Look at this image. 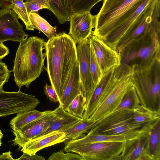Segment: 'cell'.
I'll list each match as a JSON object with an SVG mask.
<instances>
[{
  "instance_id": "9a60e30c",
  "label": "cell",
  "mask_w": 160,
  "mask_h": 160,
  "mask_svg": "<svg viewBox=\"0 0 160 160\" xmlns=\"http://www.w3.org/2000/svg\"><path fill=\"white\" fill-rule=\"evenodd\" d=\"M94 21V15L90 12L72 13L68 34L76 44L88 38L92 34Z\"/></svg>"
},
{
  "instance_id": "52a82bcc",
  "label": "cell",
  "mask_w": 160,
  "mask_h": 160,
  "mask_svg": "<svg viewBox=\"0 0 160 160\" xmlns=\"http://www.w3.org/2000/svg\"><path fill=\"white\" fill-rule=\"evenodd\" d=\"M133 113V110L125 109L108 114L97 121L87 134L118 135L139 130L146 124L134 123Z\"/></svg>"
},
{
  "instance_id": "6da1fadb",
  "label": "cell",
  "mask_w": 160,
  "mask_h": 160,
  "mask_svg": "<svg viewBox=\"0 0 160 160\" xmlns=\"http://www.w3.org/2000/svg\"><path fill=\"white\" fill-rule=\"evenodd\" d=\"M76 45L70 36L65 32L56 34L44 43L47 60L46 69L59 102L78 64Z\"/></svg>"
},
{
  "instance_id": "484cf974",
  "label": "cell",
  "mask_w": 160,
  "mask_h": 160,
  "mask_svg": "<svg viewBox=\"0 0 160 160\" xmlns=\"http://www.w3.org/2000/svg\"><path fill=\"white\" fill-rule=\"evenodd\" d=\"M30 20L34 29L43 32L48 38L56 34L57 27H53L38 13L30 12L29 13Z\"/></svg>"
},
{
  "instance_id": "7a4b0ae2",
  "label": "cell",
  "mask_w": 160,
  "mask_h": 160,
  "mask_svg": "<svg viewBox=\"0 0 160 160\" xmlns=\"http://www.w3.org/2000/svg\"><path fill=\"white\" fill-rule=\"evenodd\" d=\"M45 42L44 39L33 36L19 43L12 71L18 90L23 86L28 88L45 68Z\"/></svg>"
},
{
  "instance_id": "4fadbf2b",
  "label": "cell",
  "mask_w": 160,
  "mask_h": 160,
  "mask_svg": "<svg viewBox=\"0 0 160 160\" xmlns=\"http://www.w3.org/2000/svg\"><path fill=\"white\" fill-rule=\"evenodd\" d=\"M88 38L103 75L113 67L121 65V57L116 50L92 34Z\"/></svg>"
},
{
  "instance_id": "3957f363",
  "label": "cell",
  "mask_w": 160,
  "mask_h": 160,
  "mask_svg": "<svg viewBox=\"0 0 160 160\" xmlns=\"http://www.w3.org/2000/svg\"><path fill=\"white\" fill-rule=\"evenodd\" d=\"M130 66L132 82L140 104L160 112V58L148 64Z\"/></svg>"
},
{
  "instance_id": "d4e9b609",
  "label": "cell",
  "mask_w": 160,
  "mask_h": 160,
  "mask_svg": "<svg viewBox=\"0 0 160 160\" xmlns=\"http://www.w3.org/2000/svg\"><path fill=\"white\" fill-rule=\"evenodd\" d=\"M132 121L145 125L160 119V112L152 111L139 105L133 110Z\"/></svg>"
},
{
  "instance_id": "b9f144b4",
  "label": "cell",
  "mask_w": 160,
  "mask_h": 160,
  "mask_svg": "<svg viewBox=\"0 0 160 160\" xmlns=\"http://www.w3.org/2000/svg\"><path fill=\"white\" fill-rule=\"evenodd\" d=\"M1 116H0V117H1Z\"/></svg>"
},
{
  "instance_id": "ffe728a7",
  "label": "cell",
  "mask_w": 160,
  "mask_h": 160,
  "mask_svg": "<svg viewBox=\"0 0 160 160\" xmlns=\"http://www.w3.org/2000/svg\"><path fill=\"white\" fill-rule=\"evenodd\" d=\"M54 110L57 115L56 119L46 130L35 138L42 137L55 131L62 132L82 118L69 114L60 105Z\"/></svg>"
},
{
  "instance_id": "cb8c5ba5",
  "label": "cell",
  "mask_w": 160,
  "mask_h": 160,
  "mask_svg": "<svg viewBox=\"0 0 160 160\" xmlns=\"http://www.w3.org/2000/svg\"><path fill=\"white\" fill-rule=\"evenodd\" d=\"M52 12L57 18L59 22L64 24L70 21L72 14L69 5V0H50Z\"/></svg>"
},
{
  "instance_id": "277c9868",
  "label": "cell",
  "mask_w": 160,
  "mask_h": 160,
  "mask_svg": "<svg viewBox=\"0 0 160 160\" xmlns=\"http://www.w3.org/2000/svg\"><path fill=\"white\" fill-rule=\"evenodd\" d=\"M146 0H104L94 15L92 34L104 40L126 22Z\"/></svg>"
},
{
  "instance_id": "d590c367",
  "label": "cell",
  "mask_w": 160,
  "mask_h": 160,
  "mask_svg": "<svg viewBox=\"0 0 160 160\" xmlns=\"http://www.w3.org/2000/svg\"><path fill=\"white\" fill-rule=\"evenodd\" d=\"M16 160H45V158L41 156L35 154H29L23 152L22 155Z\"/></svg>"
},
{
  "instance_id": "836d02e7",
  "label": "cell",
  "mask_w": 160,
  "mask_h": 160,
  "mask_svg": "<svg viewBox=\"0 0 160 160\" xmlns=\"http://www.w3.org/2000/svg\"><path fill=\"white\" fill-rule=\"evenodd\" d=\"M12 71L8 69L5 63L0 61V91L3 90V86L8 82Z\"/></svg>"
},
{
  "instance_id": "e0dca14e",
  "label": "cell",
  "mask_w": 160,
  "mask_h": 160,
  "mask_svg": "<svg viewBox=\"0 0 160 160\" xmlns=\"http://www.w3.org/2000/svg\"><path fill=\"white\" fill-rule=\"evenodd\" d=\"M160 160V119L154 123L147 134L145 149L139 160Z\"/></svg>"
},
{
  "instance_id": "ba28073f",
  "label": "cell",
  "mask_w": 160,
  "mask_h": 160,
  "mask_svg": "<svg viewBox=\"0 0 160 160\" xmlns=\"http://www.w3.org/2000/svg\"><path fill=\"white\" fill-rule=\"evenodd\" d=\"M124 142H96L69 148L64 151L76 153L82 157L84 160H121V155Z\"/></svg>"
},
{
  "instance_id": "4dcf8cb0",
  "label": "cell",
  "mask_w": 160,
  "mask_h": 160,
  "mask_svg": "<svg viewBox=\"0 0 160 160\" xmlns=\"http://www.w3.org/2000/svg\"><path fill=\"white\" fill-rule=\"evenodd\" d=\"M90 66L93 82L96 87L100 82L103 75L97 60L93 48L90 43Z\"/></svg>"
},
{
  "instance_id": "f1b7e54d",
  "label": "cell",
  "mask_w": 160,
  "mask_h": 160,
  "mask_svg": "<svg viewBox=\"0 0 160 160\" xmlns=\"http://www.w3.org/2000/svg\"><path fill=\"white\" fill-rule=\"evenodd\" d=\"M86 107L85 98L81 93L78 95L70 102L66 111L73 116L82 118Z\"/></svg>"
},
{
  "instance_id": "f35d334b",
  "label": "cell",
  "mask_w": 160,
  "mask_h": 160,
  "mask_svg": "<svg viewBox=\"0 0 160 160\" xmlns=\"http://www.w3.org/2000/svg\"><path fill=\"white\" fill-rule=\"evenodd\" d=\"M0 160H14L11 155L10 151L4 152L0 155Z\"/></svg>"
},
{
  "instance_id": "d6986e66",
  "label": "cell",
  "mask_w": 160,
  "mask_h": 160,
  "mask_svg": "<svg viewBox=\"0 0 160 160\" xmlns=\"http://www.w3.org/2000/svg\"><path fill=\"white\" fill-rule=\"evenodd\" d=\"M83 95L78 63L74 69L70 79L63 91L59 101V105L67 111L72 101L78 94Z\"/></svg>"
},
{
  "instance_id": "ab89813d",
  "label": "cell",
  "mask_w": 160,
  "mask_h": 160,
  "mask_svg": "<svg viewBox=\"0 0 160 160\" xmlns=\"http://www.w3.org/2000/svg\"><path fill=\"white\" fill-rule=\"evenodd\" d=\"M3 136V134L2 133V132L1 131V130L0 129V146H1L2 144L1 140Z\"/></svg>"
},
{
  "instance_id": "4316f807",
  "label": "cell",
  "mask_w": 160,
  "mask_h": 160,
  "mask_svg": "<svg viewBox=\"0 0 160 160\" xmlns=\"http://www.w3.org/2000/svg\"><path fill=\"white\" fill-rule=\"evenodd\" d=\"M140 104L138 97L133 86L126 93L118 106L109 114L125 109L133 110Z\"/></svg>"
},
{
  "instance_id": "ac0fdd59",
  "label": "cell",
  "mask_w": 160,
  "mask_h": 160,
  "mask_svg": "<svg viewBox=\"0 0 160 160\" xmlns=\"http://www.w3.org/2000/svg\"><path fill=\"white\" fill-rule=\"evenodd\" d=\"M117 68L113 67L103 75L87 104L82 118H88L94 112L99 99L112 81Z\"/></svg>"
},
{
  "instance_id": "9c48e42d",
  "label": "cell",
  "mask_w": 160,
  "mask_h": 160,
  "mask_svg": "<svg viewBox=\"0 0 160 160\" xmlns=\"http://www.w3.org/2000/svg\"><path fill=\"white\" fill-rule=\"evenodd\" d=\"M35 96L22 92L0 91V116H6L35 109L40 103Z\"/></svg>"
},
{
  "instance_id": "5bb4252c",
  "label": "cell",
  "mask_w": 160,
  "mask_h": 160,
  "mask_svg": "<svg viewBox=\"0 0 160 160\" xmlns=\"http://www.w3.org/2000/svg\"><path fill=\"white\" fill-rule=\"evenodd\" d=\"M149 129V127L148 125H146L139 130L125 134L118 135H108L101 134H87L75 140L65 141L64 151L69 148L96 142L109 141L125 142L127 140L142 136L146 134Z\"/></svg>"
},
{
  "instance_id": "8992f818",
  "label": "cell",
  "mask_w": 160,
  "mask_h": 160,
  "mask_svg": "<svg viewBox=\"0 0 160 160\" xmlns=\"http://www.w3.org/2000/svg\"><path fill=\"white\" fill-rule=\"evenodd\" d=\"M160 29L155 30L126 48L120 56L121 64L145 65L160 58Z\"/></svg>"
},
{
  "instance_id": "8fae6325",
  "label": "cell",
  "mask_w": 160,
  "mask_h": 160,
  "mask_svg": "<svg viewBox=\"0 0 160 160\" xmlns=\"http://www.w3.org/2000/svg\"><path fill=\"white\" fill-rule=\"evenodd\" d=\"M57 116L54 110L38 118L19 130H12L15 136L13 144L21 148L27 142L36 137L46 130Z\"/></svg>"
},
{
  "instance_id": "60d3db41",
  "label": "cell",
  "mask_w": 160,
  "mask_h": 160,
  "mask_svg": "<svg viewBox=\"0 0 160 160\" xmlns=\"http://www.w3.org/2000/svg\"><path fill=\"white\" fill-rule=\"evenodd\" d=\"M23 1V0H26V1H27V0H22Z\"/></svg>"
},
{
  "instance_id": "603a6c76",
  "label": "cell",
  "mask_w": 160,
  "mask_h": 160,
  "mask_svg": "<svg viewBox=\"0 0 160 160\" xmlns=\"http://www.w3.org/2000/svg\"><path fill=\"white\" fill-rule=\"evenodd\" d=\"M96 121L88 119H81L77 122L64 130L66 140H75L81 137L85 133H88Z\"/></svg>"
},
{
  "instance_id": "f546056e",
  "label": "cell",
  "mask_w": 160,
  "mask_h": 160,
  "mask_svg": "<svg viewBox=\"0 0 160 160\" xmlns=\"http://www.w3.org/2000/svg\"><path fill=\"white\" fill-rule=\"evenodd\" d=\"M104 0H69V5L72 13L90 12L98 3Z\"/></svg>"
},
{
  "instance_id": "7402d4cb",
  "label": "cell",
  "mask_w": 160,
  "mask_h": 160,
  "mask_svg": "<svg viewBox=\"0 0 160 160\" xmlns=\"http://www.w3.org/2000/svg\"><path fill=\"white\" fill-rule=\"evenodd\" d=\"M52 111L41 112L34 109L18 113L10 121V127L12 130H20L31 122Z\"/></svg>"
},
{
  "instance_id": "7c38bea8",
  "label": "cell",
  "mask_w": 160,
  "mask_h": 160,
  "mask_svg": "<svg viewBox=\"0 0 160 160\" xmlns=\"http://www.w3.org/2000/svg\"><path fill=\"white\" fill-rule=\"evenodd\" d=\"M19 18L11 9L0 14V42L8 41L19 42L27 39L28 35L24 31Z\"/></svg>"
},
{
  "instance_id": "e575fe53",
  "label": "cell",
  "mask_w": 160,
  "mask_h": 160,
  "mask_svg": "<svg viewBox=\"0 0 160 160\" xmlns=\"http://www.w3.org/2000/svg\"><path fill=\"white\" fill-rule=\"evenodd\" d=\"M44 93L51 102H59V100L56 93L52 86L49 85L47 82L44 87Z\"/></svg>"
},
{
  "instance_id": "d6a6232c",
  "label": "cell",
  "mask_w": 160,
  "mask_h": 160,
  "mask_svg": "<svg viewBox=\"0 0 160 160\" xmlns=\"http://www.w3.org/2000/svg\"><path fill=\"white\" fill-rule=\"evenodd\" d=\"M48 159V160H84L82 157L78 154L68 152L65 153L62 150L52 153Z\"/></svg>"
},
{
  "instance_id": "44dd1931",
  "label": "cell",
  "mask_w": 160,
  "mask_h": 160,
  "mask_svg": "<svg viewBox=\"0 0 160 160\" xmlns=\"http://www.w3.org/2000/svg\"><path fill=\"white\" fill-rule=\"evenodd\" d=\"M147 133L139 138L125 142L121 160H139L145 148Z\"/></svg>"
},
{
  "instance_id": "2e32d148",
  "label": "cell",
  "mask_w": 160,
  "mask_h": 160,
  "mask_svg": "<svg viewBox=\"0 0 160 160\" xmlns=\"http://www.w3.org/2000/svg\"><path fill=\"white\" fill-rule=\"evenodd\" d=\"M66 140L64 132L55 131L27 142L21 151L29 154H35L40 150Z\"/></svg>"
},
{
  "instance_id": "1f68e13d",
  "label": "cell",
  "mask_w": 160,
  "mask_h": 160,
  "mask_svg": "<svg viewBox=\"0 0 160 160\" xmlns=\"http://www.w3.org/2000/svg\"><path fill=\"white\" fill-rule=\"evenodd\" d=\"M27 12L38 13V11L43 8H47L52 12L50 0H28L24 2Z\"/></svg>"
},
{
  "instance_id": "83f0119b",
  "label": "cell",
  "mask_w": 160,
  "mask_h": 160,
  "mask_svg": "<svg viewBox=\"0 0 160 160\" xmlns=\"http://www.w3.org/2000/svg\"><path fill=\"white\" fill-rule=\"evenodd\" d=\"M11 9L18 16L19 19L24 22L26 30L33 31V28L29 18L26 8L22 0H13Z\"/></svg>"
},
{
  "instance_id": "5b68a950",
  "label": "cell",
  "mask_w": 160,
  "mask_h": 160,
  "mask_svg": "<svg viewBox=\"0 0 160 160\" xmlns=\"http://www.w3.org/2000/svg\"><path fill=\"white\" fill-rule=\"evenodd\" d=\"M131 68L126 64L117 68L110 84L99 99L96 109L88 118L97 121L113 111L119 105L128 91L133 84Z\"/></svg>"
},
{
  "instance_id": "74e56055",
  "label": "cell",
  "mask_w": 160,
  "mask_h": 160,
  "mask_svg": "<svg viewBox=\"0 0 160 160\" xmlns=\"http://www.w3.org/2000/svg\"><path fill=\"white\" fill-rule=\"evenodd\" d=\"M9 53L8 48L3 42H0V61Z\"/></svg>"
},
{
  "instance_id": "30bf717a",
  "label": "cell",
  "mask_w": 160,
  "mask_h": 160,
  "mask_svg": "<svg viewBox=\"0 0 160 160\" xmlns=\"http://www.w3.org/2000/svg\"><path fill=\"white\" fill-rule=\"evenodd\" d=\"M76 46L80 79L86 106L96 88L93 82L91 72L90 44L89 38L77 43Z\"/></svg>"
},
{
  "instance_id": "8d00e7d4",
  "label": "cell",
  "mask_w": 160,
  "mask_h": 160,
  "mask_svg": "<svg viewBox=\"0 0 160 160\" xmlns=\"http://www.w3.org/2000/svg\"><path fill=\"white\" fill-rule=\"evenodd\" d=\"M13 0H0V14L11 9L12 6Z\"/></svg>"
}]
</instances>
